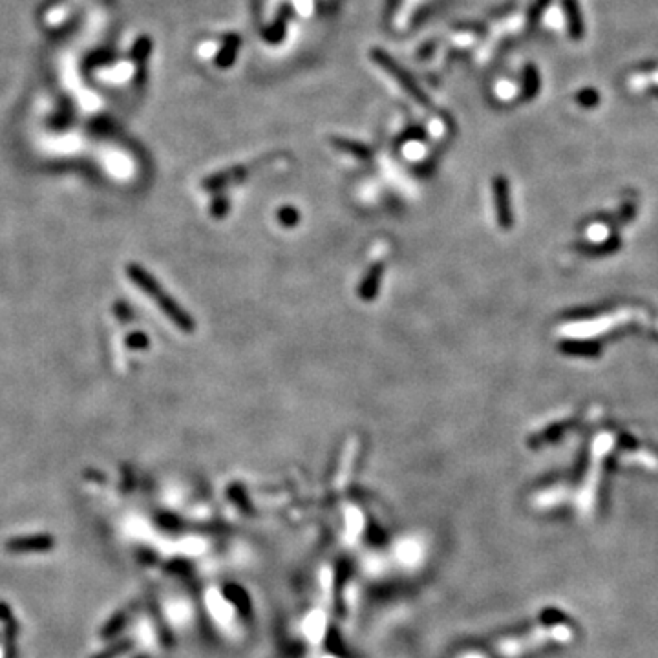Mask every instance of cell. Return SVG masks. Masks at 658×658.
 <instances>
[{
    "label": "cell",
    "mask_w": 658,
    "mask_h": 658,
    "mask_svg": "<svg viewBox=\"0 0 658 658\" xmlns=\"http://www.w3.org/2000/svg\"><path fill=\"white\" fill-rule=\"evenodd\" d=\"M492 194H494L495 218L501 229H512L514 225V210L511 203V187L505 176H495L492 181Z\"/></svg>",
    "instance_id": "3957f363"
},
{
    "label": "cell",
    "mask_w": 658,
    "mask_h": 658,
    "mask_svg": "<svg viewBox=\"0 0 658 658\" xmlns=\"http://www.w3.org/2000/svg\"><path fill=\"white\" fill-rule=\"evenodd\" d=\"M369 57H372V61L375 62V64H378V66L383 68V70H386V72H388L390 75H392L393 79H395V81H397L399 84L403 86L404 92L408 93V95H412V98H414L415 101L421 104V107H430L428 95H426V93H424L423 90L419 88V84L415 82L414 77L410 75V73L406 72V70H404V68L399 64V62H395V59H392V57H390L386 51H384V50H372Z\"/></svg>",
    "instance_id": "7a4b0ae2"
},
{
    "label": "cell",
    "mask_w": 658,
    "mask_h": 658,
    "mask_svg": "<svg viewBox=\"0 0 658 658\" xmlns=\"http://www.w3.org/2000/svg\"><path fill=\"white\" fill-rule=\"evenodd\" d=\"M383 273H384L383 262H377L375 266L369 267V271H367L366 276H364L363 284H360V287H358V296H360L363 300H373V298L378 295L381 282H383Z\"/></svg>",
    "instance_id": "277c9868"
},
{
    "label": "cell",
    "mask_w": 658,
    "mask_h": 658,
    "mask_svg": "<svg viewBox=\"0 0 658 658\" xmlns=\"http://www.w3.org/2000/svg\"><path fill=\"white\" fill-rule=\"evenodd\" d=\"M561 430H563L561 426H552V428H549L545 432V439H547V441H554L556 437H560Z\"/></svg>",
    "instance_id": "5bb4252c"
},
{
    "label": "cell",
    "mask_w": 658,
    "mask_h": 658,
    "mask_svg": "<svg viewBox=\"0 0 658 658\" xmlns=\"http://www.w3.org/2000/svg\"><path fill=\"white\" fill-rule=\"evenodd\" d=\"M563 6H565L569 33H571L572 39L580 41L583 33H585V26H583L582 13H580V4H578V0H563Z\"/></svg>",
    "instance_id": "8992f818"
},
{
    "label": "cell",
    "mask_w": 658,
    "mask_h": 658,
    "mask_svg": "<svg viewBox=\"0 0 658 658\" xmlns=\"http://www.w3.org/2000/svg\"><path fill=\"white\" fill-rule=\"evenodd\" d=\"M331 143L335 145V148L342 150V152H347L355 156L358 159H367L372 156V150L363 143H355V141H349V139H342V138H335L331 139Z\"/></svg>",
    "instance_id": "52a82bcc"
},
{
    "label": "cell",
    "mask_w": 658,
    "mask_h": 658,
    "mask_svg": "<svg viewBox=\"0 0 658 658\" xmlns=\"http://www.w3.org/2000/svg\"><path fill=\"white\" fill-rule=\"evenodd\" d=\"M545 6H547V0H538V2H536V6H534V8H532V11H531L532 19H536V17L540 15V11L543 10V8H545Z\"/></svg>",
    "instance_id": "9a60e30c"
},
{
    "label": "cell",
    "mask_w": 658,
    "mask_h": 658,
    "mask_svg": "<svg viewBox=\"0 0 658 658\" xmlns=\"http://www.w3.org/2000/svg\"><path fill=\"white\" fill-rule=\"evenodd\" d=\"M657 95H658V90H657Z\"/></svg>",
    "instance_id": "e0dca14e"
},
{
    "label": "cell",
    "mask_w": 658,
    "mask_h": 658,
    "mask_svg": "<svg viewBox=\"0 0 658 658\" xmlns=\"http://www.w3.org/2000/svg\"><path fill=\"white\" fill-rule=\"evenodd\" d=\"M560 351L572 357H600L602 347L598 342L592 340H563L560 342Z\"/></svg>",
    "instance_id": "5b68a950"
},
{
    "label": "cell",
    "mask_w": 658,
    "mask_h": 658,
    "mask_svg": "<svg viewBox=\"0 0 658 658\" xmlns=\"http://www.w3.org/2000/svg\"><path fill=\"white\" fill-rule=\"evenodd\" d=\"M618 245H620V240H618V236H611V238H609V240L605 241V244H602V245H589V247H585V249H582V250H583V253H587V255H592V256H596V255H607V253H612V250H616Z\"/></svg>",
    "instance_id": "9c48e42d"
},
{
    "label": "cell",
    "mask_w": 658,
    "mask_h": 658,
    "mask_svg": "<svg viewBox=\"0 0 658 658\" xmlns=\"http://www.w3.org/2000/svg\"><path fill=\"white\" fill-rule=\"evenodd\" d=\"M278 221L282 225H286V227H293V225L298 223V212L293 207H282L278 210Z\"/></svg>",
    "instance_id": "7c38bea8"
},
{
    "label": "cell",
    "mask_w": 658,
    "mask_h": 658,
    "mask_svg": "<svg viewBox=\"0 0 658 658\" xmlns=\"http://www.w3.org/2000/svg\"><path fill=\"white\" fill-rule=\"evenodd\" d=\"M576 101L583 108H594L600 102V93L592 88H583L582 92L576 95Z\"/></svg>",
    "instance_id": "30bf717a"
},
{
    "label": "cell",
    "mask_w": 658,
    "mask_h": 658,
    "mask_svg": "<svg viewBox=\"0 0 658 658\" xmlns=\"http://www.w3.org/2000/svg\"><path fill=\"white\" fill-rule=\"evenodd\" d=\"M620 443H622V446H625V448H629V446L633 448L634 444H637V441H633L631 435H622V441H620Z\"/></svg>",
    "instance_id": "2e32d148"
},
{
    "label": "cell",
    "mask_w": 658,
    "mask_h": 658,
    "mask_svg": "<svg viewBox=\"0 0 658 658\" xmlns=\"http://www.w3.org/2000/svg\"><path fill=\"white\" fill-rule=\"evenodd\" d=\"M127 276L130 278L132 284L141 289L148 298H152V302L159 307V311H163V315L172 322L174 326L179 327L183 333H192L196 329L194 318L190 317L189 313L185 311L183 307L179 306L178 302L174 300L169 293L165 291L163 286L148 273L145 267L139 264H128L127 266Z\"/></svg>",
    "instance_id": "6da1fadb"
},
{
    "label": "cell",
    "mask_w": 658,
    "mask_h": 658,
    "mask_svg": "<svg viewBox=\"0 0 658 658\" xmlns=\"http://www.w3.org/2000/svg\"><path fill=\"white\" fill-rule=\"evenodd\" d=\"M125 344H127V347H130V349H138L139 351V349H147V347L150 346V340H148L145 333L134 331L125 338Z\"/></svg>",
    "instance_id": "8fae6325"
},
{
    "label": "cell",
    "mask_w": 658,
    "mask_h": 658,
    "mask_svg": "<svg viewBox=\"0 0 658 658\" xmlns=\"http://www.w3.org/2000/svg\"><path fill=\"white\" fill-rule=\"evenodd\" d=\"M538 92H540V75H538L536 68L529 64L525 68V90H523V95L527 99H532Z\"/></svg>",
    "instance_id": "ba28073f"
},
{
    "label": "cell",
    "mask_w": 658,
    "mask_h": 658,
    "mask_svg": "<svg viewBox=\"0 0 658 658\" xmlns=\"http://www.w3.org/2000/svg\"><path fill=\"white\" fill-rule=\"evenodd\" d=\"M227 210H229V203H227V199L219 198L216 199L212 207H210V214L214 216V218H223L227 214Z\"/></svg>",
    "instance_id": "4fadbf2b"
}]
</instances>
